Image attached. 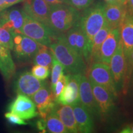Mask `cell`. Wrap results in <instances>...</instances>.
Instances as JSON below:
<instances>
[{"instance_id":"cell-1","label":"cell","mask_w":133,"mask_h":133,"mask_svg":"<svg viewBox=\"0 0 133 133\" xmlns=\"http://www.w3.org/2000/svg\"><path fill=\"white\" fill-rule=\"evenodd\" d=\"M49 48L66 72L70 75L85 74L86 66L83 57L69 45L64 34L57 36Z\"/></svg>"},{"instance_id":"cell-2","label":"cell","mask_w":133,"mask_h":133,"mask_svg":"<svg viewBox=\"0 0 133 133\" xmlns=\"http://www.w3.org/2000/svg\"><path fill=\"white\" fill-rule=\"evenodd\" d=\"M80 17L78 10L68 4L50 5L48 27L57 37L79 22Z\"/></svg>"},{"instance_id":"cell-3","label":"cell","mask_w":133,"mask_h":133,"mask_svg":"<svg viewBox=\"0 0 133 133\" xmlns=\"http://www.w3.org/2000/svg\"><path fill=\"white\" fill-rule=\"evenodd\" d=\"M104 6V5L98 3L91 8H86L80 17L79 25L87 39L90 56L93 38L96 33L106 24Z\"/></svg>"},{"instance_id":"cell-4","label":"cell","mask_w":133,"mask_h":133,"mask_svg":"<svg viewBox=\"0 0 133 133\" xmlns=\"http://www.w3.org/2000/svg\"><path fill=\"white\" fill-rule=\"evenodd\" d=\"M21 33L39 44L47 46H49L57 38L48 26L40 22L33 19L25 13Z\"/></svg>"},{"instance_id":"cell-5","label":"cell","mask_w":133,"mask_h":133,"mask_svg":"<svg viewBox=\"0 0 133 133\" xmlns=\"http://www.w3.org/2000/svg\"><path fill=\"white\" fill-rule=\"evenodd\" d=\"M87 77L89 81L106 88L114 97L117 96L116 84L109 65L101 62L92 63L88 71Z\"/></svg>"},{"instance_id":"cell-6","label":"cell","mask_w":133,"mask_h":133,"mask_svg":"<svg viewBox=\"0 0 133 133\" xmlns=\"http://www.w3.org/2000/svg\"><path fill=\"white\" fill-rule=\"evenodd\" d=\"M15 57L20 62H25L33 60L41 44L22 33L12 35Z\"/></svg>"},{"instance_id":"cell-7","label":"cell","mask_w":133,"mask_h":133,"mask_svg":"<svg viewBox=\"0 0 133 133\" xmlns=\"http://www.w3.org/2000/svg\"><path fill=\"white\" fill-rule=\"evenodd\" d=\"M31 99L38 109L41 118L45 119L57 104L51 88L46 83L43 87L33 94Z\"/></svg>"},{"instance_id":"cell-8","label":"cell","mask_w":133,"mask_h":133,"mask_svg":"<svg viewBox=\"0 0 133 133\" xmlns=\"http://www.w3.org/2000/svg\"><path fill=\"white\" fill-rule=\"evenodd\" d=\"M25 20V13L22 9L17 8H6L0 12V26L11 35L21 33Z\"/></svg>"},{"instance_id":"cell-9","label":"cell","mask_w":133,"mask_h":133,"mask_svg":"<svg viewBox=\"0 0 133 133\" xmlns=\"http://www.w3.org/2000/svg\"><path fill=\"white\" fill-rule=\"evenodd\" d=\"M47 82L35 77L29 71L22 73L15 83V90L18 94L31 98L38 90Z\"/></svg>"},{"instance_id":"cell-10","label":"cell","mask_w":133,"mask_h":133,"mask_svg":"<svg viewBox=\"0 0 133 133\" xmlns=\"http://www.w3.org/2000/svg\"><path fill=\"white\" fill-rule=\"evenodd\" d=\"M8 109L10 112L16 114L23 119L33 118L38 115L35 104L31 98L21 94H18L9 104Z\"/></svg>"},{"instance_id":"cell-11","label":"cell","mask_w":133,"mask_h":133,"mask_svg":"<svg viewBox=\"0 0 133 133\" xmlns=\"http://www.w3.org/2000/svg\"><path fill=\"white\" fill-rule=\"evenodd\" d=\"M22 9L27 16L48 26L50 5L44 0H25Z\"/></svg>"},{"instance_id":"cell-12","label":"cell","mask_w":133,"mask_h":133,"mask_svg":"<svg viewBox=\"0 0 133 133\" xmlns=\"http://www.w3.org/2000/svg\"><path fill=\"white\" fill-rule=\"evenodd\" d=\"M90 83L94 97L97 105L99 115L105 118L112 112L114 107V96L103 86L92 81H90Z\"/></svg>"},{"instance_id":"cell-13","label":"cell","mask_w":133,"mask_h":133,"mask_svg":"<svg viewBox=\"0 0 133 133\" xmlns=\"http://www.w3.org/2000/svg\"><path fill=\"white\" fill-rule=\"evenodd\" d=\"M81 75L82 74H69V83L56 100L57 103L72 106L73 105L80 102L79 86Z\"/></svg>"},{"instance_id":"cell-14","label":"cell","mask_w":133,"mask_h":133,"mask_svg":"<svg viewBox=\"0 0 133 133\" xmlns=\"http://www.w3.org/2000/svg\"><path fill=\"white\" fill-rule=\"evenodd\" d=\"M120 41V33L119 28L112 29L103 42L100 49L97 62L110 64V59L115 52Z\"/></svg>"},{"instance_id":"cell-15","label":"cell","mask_w":133,"mask_h":133,"mask_svg":"<svg viewBox=\"0 0 133 133\" xmlns=\"http://www.w3.org/2000/svg\"><path fill=\"white\" fill-rule=\"evenodd\" d=\"M79 101L81 104L89 111L91 115H99L97 103L92 92L90 81L85 74L81 76L79 86Z\"/></svg>"},{"instance_id":"cell-16","label":"cell","mask_w":133,"mask_h":133,"mask_svg":"<svg viewBox=\"0 0 133 133\" xmlns=\"http://www.w3.org/2000/svg\"><path fill=\"white\" fill-rule=\"evenodd\" d=\"M109 66L115 84L122 82L126 71V59L121 39L115 52L111 58Z\"/></svg>"},{"instance_id":"cell-17","label":"cell","mask_w":133,"mask_h":133,"mask_svg":"<svg viewBox=\"0 0 133 133\" xmlns=\"http://www.w3.org/2000/svg\"><path fill=\"white\" fill-rule=\"evenodd\" d=\"M106 24L112 29L119 28L126 15V7L121 4H107L104 6Z\"/></svg>"},{"instance_id":"cell-18","label":"cell","mask_w":133,"mask_h":133,"mask_svg":"<svg viewBox=\"0 0 133 133\" xmlns=\"http://www.w3.org/2000/svg\"><path fill=\"white\" fill-rule=\"evenodd\" d=\"M78 132L89 133L94 129L92 116L80 102L72 105Z\"/></svg>"},{"instance_id":"cell-19","label":"cell","mask_w":133,"mask_h":133,"mask_svg":"<svg viewBox=\"0 0 133 133\" xmlns=\"http://www.w3.org/2000/svg\"><path fill=\"white\" fill-rule=\"evenodd\" d=\"M52 111L64 124L68 132H78L72 106L57 103Z\"/></svg>"},{"instance_id":"cell-20","label":"cell","mask_w":133,"mask_h":133,"mask_svg":"<svg viewBox=\"0 0 133 133\" xmlns=\"http://www.w3.org/2000/svg\"><path fill=\"white\" fill-rule=\"evenodd\" d=\"M120 39L125 56L133 51V19L126 15L123 22L119 27Z\"/></svg>"},{"instance_id":"cell-21","label":"cell","mask_w":133,"mask_h":133,"mask_svg":"<svg viewBox=\"0 0 133 133\" xmlns=\"http://www.w3.org/2000/svg\"><path fill=\"white\" fill-rule=\"evenodd\" d=\"M0 71L6 80L12 77L16 71V65L10 50L0 44Z\"/></svg>"},{"instance_id":"cell-22","label":"cell","mask_w":133,"mask_h":133,"mask_svg":"<svg viewBox=\"0 0 133 133\" xmlns=\"http://www.w3.org/2000/svg\"><path fill=\"white\" fill-rule=\"evenodd\" d=\"M111 30L112 29L106 24L94 36V38H93L90 60H89L92 63L97 62L101 46H102V43L105 39V38H107L110 31H111Z\"/></svg>"},{"instance_id":"cell-23","label":"cell","mask_w":133,"mask_h":133,"mask_svg":"<svg viewBox=\"0 0 133 133\" xmlns=\"http://www.w3.org/2000/svg\"><path fill=\"white\" fill-rule=\"evenodd\" d=\"M53 54L49 46L40 44L39 49L33 59L35 65L47 66L51 68L52 64Z\"/></svg>"},{"instance_id":"cell-24","label":"cell","mask_w":133,"mask_h":133,"mask_svg":"<svg viewBox=\"0 0 133 133\" xmlns=\"http://www.w3.org/2000/svg\"><path fill=\"white\" fill-rule=\"evenodd\" d=\"M45 119L46 129L51 133H67L64 124L55 113L52 111L46 116Z\"/></svg>"},{"instance_id":"cell-25","label":"cell","mask_w":133,"mask_h":133,"mask_svg":"<svg viewBox=\"0 0 133 133\" xmlns=\"http://www.w3.org/2000/svg\"><path fill=\"white\" fill-rule=\"evenodd\" d=\"M52 70H51V89L54 87L55 84L57 83L58 79L60 78L61 76L64 74V67L62 64L60 63L56 57L53 56L52 64Z\"/></svg>"},{"instance_id":"cell-26","label":"cell","mask_w":133,"mask_h":133,"mask_svg":"<svg viewBox=\"0 0 133 133\" xmlns=\"http://www.w3.org/2000/svg\"><path fill=\"white\" fill-rule=\"evenodd\" d=\"M0 44L12 51L14 47V41L11 33L0 26Z\"/></svg>"},{"instance_id":"cell-27","label":"cell","mask_w":133,"mask_h":133,"mask_svg":"<svg viewBox=\"0 0 133 133\" xmlns=\"http://www.w3.org/2000/svg\"><path fill=\"white\" fill-rule=\"evenodd\" d=\"M69 74L64 75V74L60 77V78L58 79L57 83L55 84V85L53 88H52V91L54 94L55 98L57 100L59 97L60 94L62 92L64 88L66 86V84L69 83Z\"/></svg>"},{"instance_id":"cell-28","label":"cell","mask_w":133,"mask_h":133,"mask_svg":"<svg viewBox=\"0 0 133 133\" xmlns=\"http://www.w3.org/2000/svg\"><path fill=\"white\" fill-rule=\"evenodd\" d=\"M31 74L37 78L44 80L49 75L50 69L47 66L35 65L31 69Z\"/></svg>"},{"instance_id":"cell-29","label":"cell","mask_w":133,"mask_h":133,"mask_svg":"<svg viewBox=\"0 0 133 133\" xmlns=\"http://www.w3.org/2000/svg\"><path fill=\"white\" fill-rule=\"evenodd\" d=\"M94 0H64V4H68L78 11L85 9L89 7Z\"/></svg>"},{"instance_id":"cell-30","label":"cell","mask_w":133,"mask_h":133,"mask_svg":"<svg viewBox=\"0 0 133 133\" xmlns=\"http://www.w3.org/2000/svg\"><path fill=\"white\" fill-rule=\"evenodd\" d=\"M5 118L8 119L10 123L12 124H17V125H25L27 124L24 121V119L21 118L20 116L12 112H7L4 115Z\"/></svg>"},{"instance_id":"cell-31","label":"cell","mask_w":133,"mask_h":133,"mask_svg":"<svg viewBox=\"0 0 133 133\" xmlns=\"http://www.w3.org/2000/svg\"><path fill=\"white\" fill-rule=\"evenodd\" d=\"M125 7L126 16L133 19V0H128Z\"/></svg>"},{"instance_id":"cell-32","label":"cell","mask_w":133,"mask_h":133,"mask_svg":"<svg viewBox=\"0 0 133 133\" xmlns=\"http://www.w3.org/2000/svg\"><path fill=\"white\" fill-rule=\"evenodd\" d=\"M25 0H4V6H3V9H5L6 8H10L13 5L17 4V3L24 1Z\"/></svg>"},{"instance_id":"cell-33","label":"cell","mask_w":133,"mask_h":133,"mask_svg":"<svg viewBox=\"0 0 133 133\" xmlns=\"http://www.w3.org/2000/svg\"><path fill=\"white\" fill-rule=\"evenodd\" d=\"M121 133H133V124L132 125L126 126L121 131Z\"/></svg>"},{"instance_id":"cell-34","label":"cell","mask_w":133,"mask_h":133,"mask_svg":"<svg viewBox=\"0 0 133 133\" xmlns=\"http://www.w3.org/2000/svg\"><path fill=\"white\" fill-rule=\"evenodd\" d=\"M44 1L49 5L59 4L64 3V0H44Z\"/></svg>"},{"instance_id":"cell-35","label":"cell","mask_w":133,"mask_h":133,"mask_svg":"<svg viewBox=\"0 0 133 133\" xmlns=\"http://www.w3.org/2000/svg\"><path fill=\"white\" fill-rule=\"evenodd\" d=\"M107 4H120L118 0H104Z\"/></svg>"},{"instance_id":"cell-36","label":"cell","mask_w":133,"mask_h":133,"mask_svg":"<svg viewBox=\"0 0 133 133\" xmlns=\"http://www.w3.org/2000/svg\"><path fill=\"white\" fill-rule=\"evenodd\" d=\"M4 3V0H0V12L2 11L3 10H4V9H3Z\"/></svg>"},{"instance_id":"cell-37","label":"cell","mask_w":133,"mask_h":133,"mask_svg":"<svg viewBox=\"0 0 133 133\" xmlns=\"http://www.w3.org/2000/svg\"><path fill=\"white\" fill-rule=\"evenodd\" d=\"M118 1H119V3H120L121 4L126 6V3H127L128 0H118Z\"/></svg>"}]
</instances>
